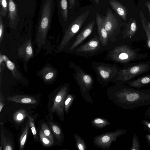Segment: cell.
Here are the masks:
<instances>
[{"mask_svg":"<svg viewBox=\"0 0 150 150\" xmlns=\"http://www.w3.org/2000/svg\"><path fill=\"white\" fill-rule=\"evenodd\" d=\"M9 101L21 104H35L38 101L33 96L26 95H16L8 97Z\"/></svg>","mask_w":150,"mask_h":150,"instance_id":"16","label":"cell"},{"mask_svg":"<svg viewBox=\"0 0 150 150\" xmlns=\"http://www.w3.org/2000/svg\"><path fill=\"white\" fill-rule=\"evenodd\" d=\"M97 4H98L99 0H94Z\"/></svg>","mask_w":150,"mask_h":150,"instance_id":"45","label":"cell"},{"mask_svg":"<svg viewBox=\"0 0 150 150\" xmlns=\"http://www.w3.org/2000/svg\"><path fill=\"white\" fill-rule=\"evenodd\" d=\"M4 134L3 130H2L1 132V146L0 147V150H1L3 147V142L4 138Z\"/></svg>","mask_w":150,"mask_h":150,"instance_id":"40","label":"cell"},{"mask_svg":"<svg viewBox=\"0 0 150 150\" xmlns=\"http://www.w3.org/2000/svg\"><path fill=\"white\" fill-rule=\"evenodd\" d=\"M145 5L148 9L150 16V1H147L145 3Z\"/></svg>","mask_w":150,"mask_h":150,"instance_id":"43","label":"cell"},{"mask_svg":"<svg viewBox=\"0 0 150 150\" xmlns=\"http://www.w3.org/2000/svg\"><path fill=\"white\" fill-rule=\"evenodd\" d=\"M41 126V130L43 133L54 143V140L52 134L48 125L45 122H42Z\"/></svg>","mask_w":150,"mask_h":150,"instance_id":"29","label":"cell"},{"mask_svg":"<svg viewBox=\"0 0 150 150\" xmlns=\"http://www.w3.org/2000/svg\"><path fill=\"white\" fill-rule=\"evenodd\" d=\"M141 122L143 125L144 129L150 134V121L145 119L142 120Z\"/></svg>","mask_w":150,"mask_h":150,"instance_id":"36","label":"cell"},{"mask_svg":"<svg viewBox=\"0 0 150 150\" xmlns=\"http://www.w3.org/2000/svg\"><path fill=\"white\" fill-rule=\"evenodd\" d=\"M4 150H12L13 147L10 141L5 137H4L3 142Z\"/></svg>","mask_w":150,"mask_h":150,"instance_id":"35","label":"cell"},{"mask_svg":"<svg viewBox=\"0 0 150 150\" xmlns=\"http://www.w3.org/2000/svg\"><path fill=\"white\" fill-rule=\"evenodd\" d=\"M22 49L23 50V54L26 60L29 59L33 57V51L30 39L25 42Z\"/></svg>","mask_w":150,"mask_h":150,"instance_id":"22","label":"cell"},{"mask_svg":"<svg viewBox=\"0 0 150 150\" xmlns=\"http://www.w3.org/2000/svg\"><path fill=\"white\" fill-rule=\"evenodd\" d=\"M137 29L136 20L131 18L126 24L124 29L123 34L125 38L132 37L136 33Z\"/></svg>","mask_w":150,"mask_h":150,"instance_id":"19","label":"cell"},{"mask_svg":"<svg viewBox=\"0 0 150 150\" xmlns=\"http://www.w3.org/2000/svg\"><path fill=\"white\" fill-rule=\"evenodd\" d=\"M87 10L79 16L69 25L58 46L57 52H62L73 36L78 32L84 23L89 14Z\"/></svg>","mask_w":150,"mask_h":150,"instance_id":"6","label":"cell"},{"mask_svg":"<svg viewBox=\"0 0 150 150\" xmlns=\"http://www.w3.org/2000/svg\"><path fill=\"white\" fill-rule=\"evenodd\" d=\"M4 61L6 62V65L8 68L11 71L13 75L17 78L16 76H18L16 74L18 72L14 64L7 57Z\"/></svg>","mask_w":150,"mask_h":150,"instance_id":"34","label":"cell"},{"mask_svg":"<svg viewBox=\"0 0 150 150\" xmlns=\"http://www.w3.org/2000/svg\"><path fill=\"white\" fill-rule=\"evenodd\" d=\"M149 89L150 90V88H149Z\"/></svg>","mask_w":150,"mask_h":150,"instance_id":"46","label":"cell"},{"mask_svg":"<svg viewBox=\"0 0 150 150\" xmlns=\"http://www.w3.org/2000/svg\"><path fill=\"white\" fill-rule=\"evenodd\" d=\"M54 8V0H42L41 3L35 42L38 46L36 54H38L46 38L50 26Z\"/></svg>","mask_w":150,"mask_h":150,"instance_id":"2","label":"cell"},{"mask_svg":"<svg viewBox=\"0 0 150 150\" xmlns=\"http://www.w3.org/2000/svg\"><path fill=\"white\" fill-rule=\"evenodd\" d=\"M108 99L117 106L132 110L150 105V90H140L129 86H119L107 91Z\"/></svg>","mask_w":150,"mask_h":150,"instance_id":"1","label":"cell"},{"mask_svg":"<svg viewBox=\"0 0 150 150\" xmlns=\"http://www.w3.org/2000/svg\"><path fill=\"white\" fill-rule=\"evenodd\" d=\"M145 137L147 144L150 146V134H146L145 135Z\"/></svg>","mask_w":150,"mask_h":150,"instance_id":"41","label":"cell"},{"mask_svg":"<svg viewBox=\"0 0 150 150\" xmlns=\"http://www.w3.org/2000/svg\"><path fill=\"white\" fill-rule=\"evenodd\" d=\"M39 135L40 140L44 146H50L54 143L41 130L39 131Z\"/></svg>","mask_w":150,"mask_h":150,"instance_id":"30","label":"cell"},{"mask_svg":"<svg viewBox=\"0 0 150 150\" xmlns=\"http://www.w3.org/2000/svg\"><path fill=\"white\" fill-rule=\"evenodd\" d=\"M140 149V142L136 134H133L132 138V146L130 150H139Z\"/></svg>","mask_w":150,"mask_h":150,"instance_id":"32","label":"cell"},{"mask_svg":"<svg viewBox=\"0 0 150 150\" xmlns=\"http://www.w3.org/2000/svg\"><path fill=\"white\" fill-rule=\"evenodd\" d=\"M139 16L143 28L145 30L146 35L147 45L150 48V32L147 28V20L143 13L141 11H140Z\"/></svg>","mask_w":150,"mask_h":150,"instance_id":"23","label":"cell"},{"mask_svg":"<svg viewBox=\"0 0 150 150\" xmlns=\"http://www.w3.org/2000/svg\"><path fill=\"white\" fill-rule=\"evenodd\" d=\"M95 21L93 20L89 23L78 35L74 42L70 48V50H72L80 44L88 37L92 32Z\"/></svg>","mask_w":150,"mask_h":150,"instance_id":"11","label":"cell"},{"mask_svg":"<svg viewBox=\"0 0 150 150\" xmlns=\"http://www.w3.org/2000/svg\"><path fill=\"white\" fill-rule=\"evenodd\" d=\"M28 118L30 127L31 128L32 133L33 135L35 141L36 142L37 141L38 137L35 125L34 119L30 115H28Z\"/></svg>","mask_w":150,"mask_h":150,"instance_id":"33","label":"cell"},{"mask_svg":"<svg viewBox=\"0 0 150 150\" xmlns=\"http://www.w3.org/2000/svg\"><path fill=\"white\" fill-rule=\"evenodd\" d=\"M8 3L9 24L11 27L14 28L19 20L17 6L13 0H8Z\"/></svg>","mask_w":150,"mask_h":150,"instance_id":"13","label":"cell"},{"mask_svg":"<svg viewBox=\"0 0 150 150\" xmlns=\"http://www.w3.org/2000/svg\"><path fill=\"white\" fill-rule=\"evenodd\" d=\"M4 27L2 17L0 15V39L1 42L2 40L4 33Z\"/></svg>","mask_w":150,"mask_h":150,"instance_id":"37","label":"cell"},{"mask_svg":"<svg viewBox=\"0 0 150 150\" xmlns=\"http://www.w3.org/2000/svg\"><path fill=\"white\" fill-rule=\"evenodd\" d=\"M112 9L125 22L127 21V11L126 7L117 0H109Z\"/></svg>","mask_w":150,"mask_h":150,"instance_id":"15","label":"cell"},{"mask_svg":"<svg viewBox=\"0 0 150 150\" xmlns=\"http://www.w3.org/2000/svg\"><path fill=\"white\" fill-rule=\"evenodd\" d=\"M73 135L75 140L76 148L78 150H86L87 147L84 139L75 133H74Z\"/></svg>","mask_w":150,"mask_h":150,"instance_id":"25","label":"cell"},{"mask_svg":"<svg viewBox=\"0 0 150 150\" xmlns=\"http://www.w3.org/2000/svg\"><path fill=\"white\" fill-rule=\"evenodd\" d=\"M100 42L98 37L96 36L92 39L79 47L77 51L79 52H95L100 48Z\"/></svg>","mask_w":150,"mask_h":150,"instance_id":"14","label":"cell"},{"mask_svg":"<svg viewBox=\"0 0 150 150\" xmlns=\"http://www.w3.org/2000/svg\"><path fill=\"white\" fill-rule=\"evenodd\" d=\"M96 18L98 33L100 43L103 46H107L108 43L107 32L103 25L102 17L97 12H96Z\"/></svg>","mask_w":150,"mask_h":150,"instance_id":"12","label":"cell"},{"mask_svg":"<svg viewBox=\"0 0 150 150\" xmlns=\"http://www.w3.org/2000/svg\"><path fill=\"white\" fill-rule=\"evenodd\" d=\"M147 28L148 30L150 32V22H149L147 23Z\"/></svg>","mask_w":150,"mask_h":150,"instance_id":"44","label":"cell"},{"mask_svg":"<svg viewBox=\"0 0 150 150\" xmlns=\"http://www.w3.org/2000/svg\"><path fill=\"white\" fill-rule=\"evenodd\" d=\"M28 115L26 111L21 109L16 112L13 115L14 121L17 123H21L24 118Z\"/></svg>","mask_w":150,"mask_h":150,"instance_id":"26","label":"cell"},{"mask_svg":"<svg viewBox=\"0 0 150 150\" xmlns=\"http://www.w3.org/2000/svg\"><path fill=\"white\" fill-rule=\"evenodd\" d=\"M40 74L45 82L49 83L54 81L57 75L56 70L51 67H44L41 71Z\"/></svg>","mask_w":150,"mask_h":150,"instance_id":"17","label":"cell"},{"mask_svg":"<svg viewBox=\"0 0 150 150\" xmlns=\"http://www.w3.org/2000/svg\"><path fill=\"white\" fill-rule=\"evenodd\" d=\"M144 116L145 119L150 121V106L147 108L144 114Z\"/></svg>","mask_w":150,"mask_h":150,"instance_id":"39","label":"cell"},{"mask_svg":"<svg viewBox=\"0 0 150 150\" xmlns=\"http://www.w3.org/2000/svg\"><path fill=\"white\" fill-rule=\"evenodd\" d=\"M48 123L57 141L60 144L64 143V136L61 127L52 121H48Z\"/></svg>","mask_w":150,"mask_h":150,"instance_id":"20","label":"cell"},{"mask_svg":"<svg viewBox=\"0 0 150 150\" xmlns=\"http://www.w3.org/2000/svg\"><path fill=\"white\" fill-rule=\"evenodd\" d=\"M102 18L103 25L107 32L108 38L111 41L113 40L115 33L119 27L117 19L110 8L108 9L106 15L102 17Z\"/></svg>","mask_w":150,"mask_h":150,"instance_id":"10","label":"cell"},{"mask_svg":"<svg viewBox=\"0 0 150 150\" xmlns=\"http://www.w3.org/2000/svg\"><path fill=\"white\" fill-rule=\"evenodd\" d=\"M110 59L115 62L125 63L144 58L145 54H141L127 45L117 46L109 53Z\"/></svg>","mask_w":150,"mask_h":150,"instance_id":"5","label":"cell"},{"mask_svg":"<svg viewBox=\"0 0 150 150\" xmlns=\"http://www.w3.org/2000/svg\"><path fill=\"white\" fill-rule=\"evenodd\" d=\"M150 70V61L134 65L125 69H120L117 78L118 80L126 82Z\"/></svg>","mask_w":150,"mask_h":150,"instance_id":"8","label":"cell"},{"mask_svg":"<svg viewBox=\"0 0 150 150\" xmlns=\"http://www.w3.org/2000/svg\"><path fill=\"white\" fill-rule=\"evenodd\" d=\"M28 122L29 120H28L25 127L23 129L22 134L20 138L19 147L21 150H22L23 149L26 141L29 127H30L29 123V122Z\"/></svg>","mask_w":150,"mask_h":150,"instance_id":"24","label":"cell"},{"mask_svg":"<svg viewBox=\"0 0 150 150\" xmlns=\"http://www.w3.org/2000/svg\"><path fill=\"white\" fill-rule=\"evenodd\" d=\"M59 3L62 18L64 21L66 22L68 18L67 0H59Z\"/></svg>","mask_w":150,"mask_h":150,"instance_id":"27","label":"cell"},{"mask_svg":"<svg viewBox=\"0 0 150 150\" xmlns=\"http://www.w3.org/2000/svg\"><path fill=\"white\" fill-rule=\"evenodd\" d=\"M69 7L71 9L74 6L75 4V0H69Z\"/></svg>","mask_w":150,"mask_h":150,"instance_id":"42","label":"cell"},{"mask_svg":"<svg viewBox=\"0 0 150 150\" xmlns=\"http://www.w3.org/2000/svg\"><path fill=\"white\" fill-rule=\"evenodd\" d=\"M0 15L2 17H5L7 13L8 9V3L7 0H0Z\"/></svg>","mask_w":150,"mask_h":150,"instance_id":"31","label":"cell"},{"mask_svg":"<svg viewBox=\"0 0 150 150\" xmlns=\"http://www.w3.org/2000/svg\"><path fill=\"white\" fill-rule=\"evenodd\" d=\"M127 130L118 129L114 131L102 134L95 137L93 142L95 146L103 150H109L113 142H116L117 138L125 134Z\"/></svg>","mask_w":150,"mask_h":150,"instance_id":"7","label":"cell"},{"mask_svg":"<svg viewBox=\"0 0 150 150\" xmlns=\"http://www.w3.org/2000/svg\"><path fill=\"white\" fill-rule=\"evenodd\" d=\"M76 98V96L73 94L68 93L67 95L64 105V110L66 114L68 113L70 108Z\"/></svg>","mask_w":150,"mask_h":150,"instance_id":"28","label":"cell"},{"mask_svg":"<svg viewBox=\"0 0 150 150\" xmlns=\"http://www.w3.org/2000/svg\"><path fill=\"white\" fill-rule=\"evenodd\" d=\"M69 65L75 71L74 77L79 87L82 97L87 102L93 104V101L89 94L90 91L93 88L94 80L93 77L74 62H70Z\"/></svg>","mask_w":150,"mask_h":150,"instance_id":"3","label":"cell"},{"mask_svg":"<svg viewBox=\"0 0 150 150\" xmlns=\"http://www.w3.org/2000/svg\"><path fill=\"white\" fill-rule=\"evenodd\" d=\"M69 91V85L66 83L60 87L56 92L51 101V105H48L50 116L55 113L61 121H65L64 102Z\"/></svg>","mask_w":150,"mask_h":150,"instance_id":"4","label":"cell"},{"mask_svg":"<svg viewBox=\"0 0 150 150\" xmlns=\"http://www.w3.org/2000/svg\"><path fill=\"white\" fill-rule=\"evenodd\" d=\"M93 69L100 77V83L106 85L115 75L118 74L119 71L116 67L109 65L100 63L95 62Z\"/></svg>","mask_w":150,"mask_h":150,"instance_id":"9","label":"cell"},{"mask_svg":"<svg viewBox=\"0 0 150 150\" xmlns=\"http://www.w3.org/2000/svg\"><path fill=\"white\" fill-rule=\"evenodd\" d=\"M92 126L96 129H101L106 126L110 125L111 123L107 119L101 118H95L91 122Z\"/></svg>","mask_w":150,"mask_h":150,"instance_id":"21","label":"cell"},{"mask_svg":"<svg viewBox=\"0 0 150 150\" xmlns=\"http://www.w3.org/2000/svg\"><path fill=\"white\" fill-rule=\"evenodd\" d=\"M4 97L3 94L1 93V92H0V112H1L2 109V108L4 105Z\"/></svg>","mask_w":150,"mask_h":150,"instance_id":"38","label":"cell"},{"mask_svg":"<svg viewBox=\"0 0 150 150\" xmlns=\"http://www.w3.org/2000/svg\"><path fill=\"white\" fill-rule=\"evenodd\" d=\"M129 86L137 89L150 84V74L144 76L128 82Z\"/></svg>","mask_w":150,"mask_h":150,"instance_id":"18","label":"cell"}]
</instances>
